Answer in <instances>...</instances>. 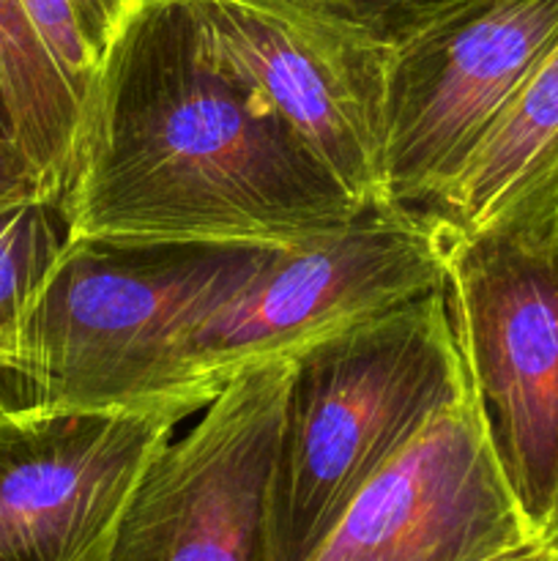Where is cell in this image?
<instances>
[{
  "label": "cell",
  "instance_id": "18",
  "mask_svg": "<svg viewBox=\"0 0 558 561\" xmlns=\"http://www.w3.org/2000/svg\"><path fill=\"white\" fill-rule=\"evenodd\" d=\"M528 561H558V548L553 542H545Z\"/></svg>",
  "mask_w": 558,
  "mask_h": 561
},
{
  "label": "cell",
  "instance_id": "15",
  "mask_svg": "<svg viewBox=\"0 0 558 561\" xmlns=\"http://www.w3.org/2000/svg\"><path fill=\"white\" fill-rule=\"evenodd\" d=\"M386 44H399L468 0H321Z\"/></svg>",
  "mask_w": 558,
  "mask_h": 561
},
{
  "label": "cell",
  "instance_id": "19",
  "mask_svg": "<svg viewBox=\"0 0 558 561\" xmlns=\"http://www.w3.org/2000/svg\"><path fill=\"white\" fill-rule=\"evenodd\" d=\"M0 135L11 137V121H9V110H5L3 93H0Z\"/></svg>",
  "mask_w": 558,
  "mask_h": 561
},
{
  "label": "cell",
  "instance_id": "14",
  "mask_svg": "<svg viewBox=\"0 0 558 561\" xmlns=\"http://www.w3.org/2000/svg\"><path fill=\"white\" fill-rule=\"evenodd\" d=\"M140 3L142 0H22L80 104L109 44Z\"/></svg>",
  "mask_w": 558,
  "mask_h": 561
},
{
  "label": "cell",
  "instance_id": "8",
  "mask_svg": "<svg viewBox=\"0 0 558 561\" xmlns=\"http://www.w3.org/2000/svg\"><path fill=\"white\" fill-rule=\"evenodd\" d=\"M293 359L246 367L142 471L109 561H271V485Z\"/></svg>",
  "mask_w": 558,
  "mask_h": 561
},
{
  "label": "cell",
  "instance_id": "4",
  "mask_svg": "<svg viewBox=\"0 0 558 561\" xmlns=\"http://www.w3.org/2000/svg\"><path fill=\"white\" fill-rule=\"evenodd\" d=\"M443 288L435 228L405 208H367L345 228L271 250L257 272L197 323L170 362L164 400L206 409L246 367L310 345Z\"/></svg>",
  "mask_w": 558,
  "mask_h": 561
},
{
  "label": "cell",
  "instance_id": "2",
  "mask_svg": "<svg viewBox=\"0 0 558 561\" xmlns=\"http://www.w3.org/2000/svg\"><path fill=\"white\" fill-rule=\"evenodd\" d=\"M271 250L69 239L0 356V411H148L181 340ZM186 420V416H184Z\"/></svg>",
  "mask_w": 558,
  "mask_h": 561
},
{
  "label": "cell",
  "instance_id": "1",
  "mask_svg": "<svg viewBox=\"0 0 558 561\" xmlns=\"http://www.w3.org/2000/svg\"><path fill=\"white\" fill-rule=\"evenodd\" d=\"M71 239L282 250L367 211L208 64L186 0H142L98 64L60 201Z\"/></svg>",
  "mask_w": 558,
  "mask_h": 561
},
{
  "label": "cell",
  "instance_id": "3",
  "mask_svg": "<svg viewBox=\"0 0 558 561\" xmlns=\"http://www.w3.org/2000/svg\"><path fill=\"white\" fill-rule=\"evenodd\" d=\"M468 389L443 288L293 356L271 485V561H306L350 499Z\"/></svg>",
  "mask_w": 558,
  "mask_h": 561
},
{
  "label": "cell",
  "instance_id": "20",
  "mask_svg": "<svg viewBox=\"0 0 558 561\" xmlns=\"http://www.w3.org/2000/svg\"><path fill=\"white\" fill-rule=\"evenodd\" d=\"M547 542H553V546L558 548V502H556V510H553L550 526H547Z\"/></svg>",
  "mask_w": 558,
  "mask_h": 561
},
{
  "label": "cell",
  "instance_id": "17",
  "mask_svg": "<svg viewBox=\"0 0 558 561\" xmlns=\"http://www.w3.org/2000/svg\"><path fill=\"white\" fill-rule=\"evenodd\" d=\"M547 542V540H545ZM545 542H539V546H531V548H523V551H514V553H507V557H498V559H490V561H528L534 557L536 551H539Z\"/></svg>",
  "mask_w": 558,
  "mask_h": 561
},
{
  "label": "cell",
  "instance_id": "10",
  "mask_svg": "<svg viewBox=\"0 0 558 561\" xmlns=\"http://www.w3.org/2000/svg\"><path fill=\"white\" fill-rule=\"evenodd\" d=\"M184 416L0 411V561H109L124 510Z\"/></svg>",
  "mask_w": 558,
  "mask_h": 561
},
{
  "label": "cell",
  "instance_id": "5",
  "mask_svg": "<svg viewBox=\"0 0 558 561\" xmlns=\"http://www.w3.org/2000/svg\"><path fill=\"white\" fill-rule=\"evenodd\" d=\"M202 58L364 208L386 197L392 44L321 0H186Z\"/></svg>",
  "mask_w": 558,
  "mask_h": 561
},
{
  "label": "cell",
  "instance_id": "9",
  "mask_svg": "<svg viewBox=\"0 0 558 561\" xmlns=\"http://www.w3.org/2000/svg\"><path fill=\"white\" fill-rule=\"evenodd\" d=\"M539 542L468 383L350 499L306 561H490Z\"/></svg>",
  "mask_w": 558,
  "mask_h": 561
},
{
  "label": "cell",
  "instance_id": "16",
  "mask_svg": "<svg viewBox=\"0 0 558 561\" xmlns=\"http://www.w3.org/2000/svg\"><path fill=\"white\" fill-rule=\"evenodd\" d=\"M33 195L44 197L36 170L9 135H0V201Z\"/></svg>",
  "mask_w": 558,
  "mask_h": 561
},
{
  "label": "cell",
  "instance_id": "7",
  "mask_svg": "<svg viewBox=\"0 0 558 561\" xmlns=\"http://www.w3.org/2000/svg\"><path fill=\"white\" fill-rule=\"evenodd\" d=\"M558 36V0H468L392 47L386 197L435 201Z\"/></svg>",
  "mask_w": 558,
  "mask_h": 561
},
{
  "label": "cell",
  "instance_id": "12",
  "mask_svg": "<svg viewBox=\"0 0 558 561\" xmlns=\"http://www.w3.org/2000/svg\"><path fill=\"white\" fill-rule=\"evenodd\" d=\"M0 93L11 140L36 170L44 197L60 203L74 173L82 104L22 0H0Z\"/></svg>",
  "mask_w": 558,
  "mask_h": 561
},
{
  "label": "cell",
  "instance_id": "11",
  "mask_svg": "<svg viewBox=\"0 0 558 561\" xmlns=\"http://www.w3.org/2000/svg\"><path fill=\"white\" fill-rule=\"evenodd\" d=\"M416 214L441 239H558V36L452 184Z\"/></svg>",
  "mask_w": 558,
  "mask_h": 561
},
{
  "label": "cell",
  "instance_id": "13",
  "mask_svg": "<svg viewBox=\"0 0 558 561\" xmlns=\"http://www.w3.org/2000/svg\"><path fill=\"white\" fill-rule=\"evenodd\" d=\"M69 239L60 203L42 195L0 201V356L14 345Z\"/></svg>",
  "mask_w": 558,
  "mask_h": 561
},
{
  "label": "cell",
  "instance_id": "6",
  "mask_svg": "<svg viewBox=\"0 0 558 561\" xmlns=\"http://www.w3.org/2000/svg\"><path fill=\"white\" fill-rule=\"evenodd\" d=\"M441 244L460 359L514 496L547 540L558 502V239L487 230Z\"/></svg>",
  "mask_w": 558,
  "mask_h": 561
}]
</instances>
